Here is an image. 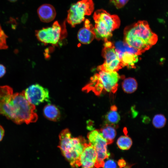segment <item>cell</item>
Segmentation results:
<instances>
[{
	"instance_id": "obj_1",
	"label": "cell",
	"mask_w": 168,
	"mask_h": 168,
	"mask_svg": "<svg viewBox=\"0 0 168 168\" xmlns=\"http://www.w3.org/2000/svg\"><path fill=\"white\" fill-rule=\"evenodd\" d=\"M124 34V41L141 53L150 48L158 40L157 35L145 21H139L127 26Z\"/></svg>"
},
{
	"instance_id": "obj_2",
	"label": "cell",
	"mask_w": 168,
	"mask_h": 168,
	"mask_svg": "<svg viewBox=\"0 0 168 168\" xmlns=\"http://www.w3.org/2000/svg\"><path fill=\"white\" fill-rule=\"evenodd\" d=\"M8 119L17 124L35 122L38 119L35 106L26 98L24 91L13 94L9 103Z\"/></svg>"
},
{
	"instance_id": "obj_3",
	"label": "cell",
	"mask_w": 168,
	"mask_h": 168,
	"mask_svg": "<svg viewBox=\"0 0 168 168\" xmlns=\"http://www.w3.org/2000/svg\"><path fill=\"white\" fill-rule=\"evenodd\" d=\"M59 138L58 147L63 155L72 166H80V158L87 143L86 140L82 137L72 138L68 129L61 131L59 135Z\"/></svg>"
},
{
	"instance_id": "obj_4",
	"label": "cell",
	"mask_w": 168,
	"mask_h": 168,
	"mask_svg": "<svg viewBox=\"0 0 168 168\" xmlns=\"http://www.w3.org/2000/svg\"><path fill=\"white\" fill-rule=\"evenodd\" d=\"M92 77L89 83L82 88L83 91L93 92L99 95L104 91L115 93L117 91L120 76L116 71H100Z\"/></svg>"
},
{
	"instance_id": "obj_5",
	"label": "cell",
	"mask_w": 168,
	"mask_h": 168,
	"mask_svg": "<svg viewBox=\"0 0 168 168\" xmlns=\"http://www.w3.org/2000/svg\"><path fill=\"white\" fill-rule=\"evenodd\" d=\"M95 38L98 40H108L112 35V32L118 28L120 20L118 16L111 15L103 9L97 10L93 16Z\"/></svg>"
},
{
	"instance_id": "obj_6",
	"label": "cell",
	"mask_w": 168,
	"mask_h": 168,
	"mask_svg": "<svg viewBox=\"0 0 168 168\" xmlns=\"http://www.w3.org/2000/svg\"><path fill=\"white\" fill-rule=\"evenodd\" d=\"M35 34L37 39L44 44L56 45L67 36L65 21L61 25L55 21L51 26L36 30Z\"/></svg>"
},
{
	"instance_id": "obj_7",
	"label": "cell",
	"mask_w": 168,
	"mask_h": 168,
	"mask_svg": "<svg viewBox=\"0 0 168 168\" xmlns=\"http://www.w3.org/2000/svg\"><path fill=\"white\" fill-rule=\"evenodd\" d=\"M94 8L92 0H81L72 4L68 11L67 22L73 27L85 20L86 16L91 15Z\"/></svg>"
},
{
	"instance_id": "obj_8",
	"label": "cell",
	"mask_w": 168,
	"mask_h": 168,
	"mask_svg": "<svg viewBox=\"0 0 168 168\" xmlns=\"http://www.w3.org/2000/svg\"><path fill=\"white\" fill-rule=\"evenodd\" d=\"M89 143L95 148L97 153V160L95 167H103L104 160L108 158L110 154L107 151V143L100 132L97 130H93L87 135Z\"/></svg>"
},
{
	"instance_id": "obj_9",
	"label": "cell",
	"mask_w": 168,
	"mask_h": 168,
	"mask_svg": "<svg viewBox=\"0 0 168 168\" xmlns=\"http://www.w3.org/2000/svg\"><path fill=\"white\" fill-rule=\"evenodd\" d=\"M102 54L105 60L104 63L97 68L99 71H116L122 67L116 52L114 45L111 42L105 41Z\"/></svg>"
},
{
	"instance_id": "obj_10",
	"label": "cell",
	"mask_w": 168,
	"mask_h": 168,
	"mask_svg": "<svg viewBox=\"0 0 168 168\" xmlns=\"http://www.w3.org/2000/svg\"><path fill=\"white\" fill-rule=\"evenodd\" d=\"M115 49L122 67H133L138 60L139 51L129 45L125 42L118 41L114 45Z\"/></svg>"
},
{
	"instance_id": "obj_11",
	"label": "cell",
	"mask_w": 168,
	"mask_h": 168,
	"mask_svg": "<svg viewBox=\"0 0 168 168\" xmlns=\"http://www.w3.org/2000/svg\"><path fill=\"white\" fill-rule=\"evenodd\" d=\"M24 93L26 99L35 105L49 101L48 90L38 84L30 86L24 91Z\"/></svg>"
},
{
	"instance_id": "obj_12",
	"label": "cell",
	"mask_w": 168,
	"mask_h": 168,
	"mask_svg": "<svg viewBox=\"0 0 168 168\" xmlns=\"http://www.w3.org/2000/svg\"><path fill=\"white\" fill-rule=\"evenodd\" d=\"M97 157V153L95 148L89 143H87L80 156V166L85 168L95 167Z\"/></svg>"
},
{
	"instance_id": "obj_13",
	"label": "cell",
	"mask_w": 168,
	"mask_h": 168,
	"mask_svg": "<svg viewBox=\"0 0 168 168\" xmlns=\"http://www.w3.org/2000/svg\"><path fill=\"white\" fill-rule=\"evenodd\" d=\"M77 38L81 43L85 44H90L95 38L94 26L88 19L85 20L84 27L79 30Z\"/></svg>"
},
{
	"instance_id": "obj_14",
	"label": "cell",
	"mask_w": 168,
	"mask_h": 168,
	"mask_svg": "<svg viewBox=\"0 0 168 168\" xmlns=\"http://www.w3.org/2000/svg\"><path fill=\"white\" fill-rule=\"evenodd\" d=\"M37 12L40 21L45 23L53 21L56 15L54 7L48 4H43L39 7Z\"/></svg>"
},
{
	"instance_id": "obj_15",
	"label": "cell",
	"mask_w": 168,
	"mask_h": 168,
	"mask_svg": "<svg viewBox=\"0 0 168 168\" xmlns=\"http://www.w3.org/2000/svg\"><path fill=\"white\" fill-rule=\"evenodd\" d=\"M108 144L112 143L116 135V131L113 125L106 124L100 131Z\"/></svg>"
},
{
	"instance_id": "obj_16",
	"label": "cell",
	"mask_w": 168,
	"mask_h": 168,
	"mask_svg": "<svg viewBox=\"0 0 168 168\" xmlns=\"http://www.w3.org/2000/svg\"><path fill=\"white\" fill-rule=\"evenodd\" d=\"M43 113L46 118L53 121L58 120L60 117L59 110L52 104H48L45 105L44 108Z\"/></svg>"
},
{
	"instance_id": "obj_17",
	"label": "cell",
	"mask_w": 168,
	"mask_h": 168,
	"mask_svg": "<svg viewBox=\"0 0 168 168\" xmlns=\"http://www.w3.org/2000/svg\"><path fill=\"white\" fill-rule=\"evenodd\" d=\"M117 111V108L116 106L114 105L111 106L110 110L105 116L108 124L115 125L120 121V117Z\"/></svg>"
},
{
	"instance_id": "obj_18",
	"label": "cell",
	"mask_w": 168,
	"mask_h": 168,
	"mask_svg": "<svg viewBox=\"0 0 168 168\" xmlns=\"http://www.w3.org/2000/svg\"><path fill=\"white\" fill-rule=\"evenodd\" d=\"M137 86V83L136 80L131 77L125 79L122 84L124 91L128 93H131L135 91Z\"/></svg>"
},
{
	"instance_id": "obj_19",
	"label": "cell",
	"mask_w": 168,
	"mask_h": 168,
	"mask_svg": "<svg viewBox=\"0 0 168 168\" xmlns=\"http://www.w3.org/2000/svg\"><path fill=\"white\" fill-rule=\"evenodd\" d=\"M117 144L121 150H127L132 145V141L131 139L128 135L122 136L118 139Z\"/></svg>"
},
{
	"instance_id": "obj_20",
	"label": "cell",
	"mask_w": 168,
	"mask_h": 168,
	"mask_svg": "<svg viewBox=\"0 0 168 168\" xmlns=\"http://www.w3.org/2000/svg\"><path fill=\"white\" fill-rule=\"evenodd\" d=\"M166 119L165 116L161 114H157L153 117L152 124L156 128H161L166 124Z\"/></svg>"
},
{
	"instance_id": "obj_21",
	"label": "cell",
	"mask_w": 168,
	"mask_h": 168,
	"mask_svg": "<svg viewBox=\"0 0 168 168\" xmlns=\"http://www.w3.org/2000/svg\"><path fill=\"white\" fill-rule=\"evenodd\" d=\"M7 36L6 34L0 25V50L6 49L8 48L7 44Z\"/></svg>"
},
{
	"instance_id": "obj_22",
	"label": "cell",
	"mask_w": 168,
	"mask_h": 168,
	"mask_svg": "<svg viewBox=\"0 0 168 168\" xmlns=\"http://www.w3.org/2000/svg\"><path fill=\"white\" fill-rule=\"evenodd\" d=\"M129 0H110V2L117 9L123 7Z\"/></svg>"
},
{
	"instance_id": "obj_23",
	"label": "cell",
	"mask_w": 168,
	"mask_h": 168,
	"mask_svg": "<svg viewBox=\"0 0 168 168\" xmlns=\"http://www.w3.org/2000/svg\"><path fill=\"white\" fill-rule=\"evenodd\" d=\"M117 165L116 162L113 160L108 159L104 162L103 167L105 168H116Z\"/></svg>"
},
{
	"instance_id": "obj_24",
	"label": "cell",
	"mask_w": 168,
	"mask_h": 168,
	"mask_svg": "<svg viewBox=\"0 0 168 168\" xmlns=\"http://www.w3.org/2000/svg\"><path fill=\"white\" fill-rule=\"evenodd\" d=\"M6 72V68L4 66L0 64V78L3 76Z\"/></svg>"
},
{
	"instance_id": "obj_25",
	"label": "cell",
	"mask_w": 168,
	"mask_h": 168,
	"mask_svg": "<svg viewBox=\"0 0 168 168\" xmlns=\"http://www.w3.org/2000/svg\"><path fill=\"white\" fill-rule=\"evenodd\" d=\"M118 165L119 167H123L126 166V162L125 160L123 159H121L118 161Z\"/></svg>"
},
{
	"instance_id": "obj_26",
	"label": "cell",
	"mask_w": 168,
	"mask_h": 168,
	"mask_svg": "<svg viewBox=\"0 0 168 168\" xmlns=\"http://www.w3.org/2000/svg\"><path fill=\"white\" fill-rule=\"evenodd\" d=\"M4 134V130L3 128L0 125V142L1 141Z\"/></svg>"
},
{
	"instance_id": "obj_27",
	"label": "cell",
	"mask_w": 168,
	"mask_h": 168,
	"mask_svg": "<svg viewBox=\"0 0 168 168\" xmlns=\"http://www.w3.org/2000/svg\"><path fill=\"white\" fill-rule=\"evenodd\" d=\"M7 0L12 2H16L17 0Z\"/></svg>"
}]
</instances>
